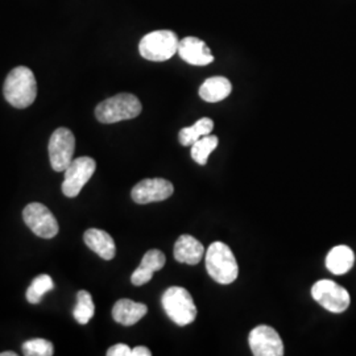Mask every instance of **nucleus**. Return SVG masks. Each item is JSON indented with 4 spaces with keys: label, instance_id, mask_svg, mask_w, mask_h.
<instances>
[{
    "label": "nucleus",
    "instance_id": "nucleus-17",
    "mask_svg": "<svg viewBox=\"0 0 356 356\" xmlns=\"http://www.w3.org/2000/svg\"><path fill=\"white\" fill-rule=\"evenodd\" d=\"M355 263V254L347 245H335L326 256V267L332 275H346Z\"/></svg>",
    "mask_w": 356,
    "mask_h": 356
},
{
    "label": "nucleus",
    "instance_id": "nucleus-12",
    "mask_svg": "<svg viewBox=\"0 0 356 356\" xmlns=\"http://www.w3.org/2000/svg\"><path fill=\"white\" fill-rule=\"evenodd\" d=\"M178 56L188 64L206 66L214 61V56L206 42L197 38H182L178 44Z\"/></svg>",
    "mask_w": 356,
    "mask_h": 356
},
{
    "label": "nucleus",
    "instance_id": "nucleus-15",
    "mask_svg": "<svg viewBox=\"0 0 356 356\" xmlns=\"http://www.w3.org/2000/svg\"><path fill=\"white\" fill-rule=\"evenodd\" d=\"M148 313V307L141 302H135L128 298L119 300L113 309L115 322L123 326H134Z\"/></svg>",
    "mask_w": 356,
    "mask_h": 356
},
{
    "label": "nucleus",
    "instance_id": "nucleus-8",
    "mask_svg": "<svg viewBox=\"0 0 356 356\" xmlns=\"http://www.w3.org/2000/svg\"><path fill=\"white\" fill-rule=\"evenodd\" d=\"M97 169V163L91 157H78L65 169V178L63 182V193L69 198H74L83 186L89 182Z\"/></svg>",
    "mask_w": 356,
    "mask_h": 356
},
{
    "label": "nucleus",
    "instance_id": "nucleus-10",
    "mask_svg": "<svg viewBox=\"0 0 356 356\" xmlns=\"http://www.w3.org/2000/svg\"><path fill=\"white\" fill-rule=\"evenodd\" d=\"M175 188L172 182L164 178H147L134 186L131 197L139 204L161 202L172 197Z\"/></svg>",
    "mask_w": 356,
    "mask_h": 356
},
{
    "label": "nucleus",
    "instance_id": "nucleus-22",
    "mask_svg": "<svg viewBox=\"0 0 356 356\" xmlns=\"http://www.w3.org/2000/svg\"><path fill=\"white\" fill-rule=\"evenodd\" d=\"M54 288V282L49 275H40L32 281L31 286L26 291V300L29 304L38 305L42 297Z\"/></svg>",
    "mask_w": 356,
    "mask_h": 356
},
{
    "label": "nucleus",
    "instance_id": "nucleus-18",
    "mask_svg": "<svg viewBox=\"0 0 356 356\" xmlns=\"http://www.w3.org/2000/svg\"><path fill=\"white\" fill-rule=\"evenodd\" d=\"M231 90L232 85L226 76H211L201 85L200 97L204 102H220L229 97Z\"/></svg>",
    "mask_w": 356,
    "mask_h": 356
},
{
    "label": "nucleus",
    "instance_id": "nucleus-19",
    "mask_svg": "<svg viewBox=\"0 0 356 356\" xmlns=\"http://www.w3.org/2000/svg\"><path fill=\"white\" fill-rule=\"evenodd\" d=\"M214 129V122L210 118H202L197 120L191 127L182 128L179 131V143L184 147H191L197 140L204 138L206 135H210Z\"/></svg>",
    "mask_w": 356,
    "mask_h": 356
},
{
    "label": "nucleus",
    "instance_id": "nucleus-1",
    "mask_svg": "<svg viewBox=\"0 0 356 356\" xmlns=\"http://www.w3.org/2000/svg\"><path fill=\"white\" fill-rule=\"evenodd\" d=\"M3 94L15 108H26L38 97V82L33 72L26 66H17L4 81Z\"/></svg>",
    "mask_w": 356,
    "mask_h": 356
},
{
    "label": "nucleus",
    "instance_id": "nucleus-21",
    "mask_svg": "<svg viewBox=\"0 0 356 356\" xmlns=\"http://www.w3.org/2000/svg\"><path fill=\"white\" fill-rule=\"evenodd\" d=\"M95 314V305L92 302V297L86 291H79L76 293V304L73 316L79 325L89 323L90 319Z\"/></svg>",
    "mask_w": 356,
    "mask_h": 356
},
{
    "label": "nucleus",
    "instance_id": "nucleus-11",
    "mask_svg": "<svg viewBox=\"0 0 356 356\" xmlns=\"http://www.w3.org/2000/svg\"><path fill=\"white\" fill-rule=\"evenodd\" d=\"M248 343L254 356H282L284 343L279 332L266 326H257L250 332Z\"/></svg>",
    "mask_w": 356,
    "mask_h": 356
},
{
    "label": "nucleus",
    "instance_id": "nucleus-23",
    "mask_svg": "<svg viewBox=\"0 0 356 356\" xmlns=\"http://www.w3.org/2000/svg\"><path fill=\"white\" fill-rule=\"evenodd\" d=\"M23 354L26 356H51L54 354V346L47 339H31L22 346Z\"/></svg>",
    "mask_w": 356,
    "mask_h": 356
},
{
    "label": "nucleus",
    "instance_id": "nucleus-2",
    "mask_svg": "<svg viewBox=\"0 0 356 356\" xmlns=\"http://www.w3.org/2000/svg\"><path fill=\"white\" fill-rule=\"evenodd\" d=\"M206 269L213 280L222 285H229L238 279L239 267L227 244L213 243L206 252Z\"/></svg>",
    "mask_w": 356,
    "mask_h": 356
},
{
    "label": "nucleus",
    "instance_id": "nucleus-3",
    "mask_svg": "<svg viewBox=\"0 0 356 356\" xmlns=\"http://www.w3.org/2000/svg\"><path fill=\"white\" fill-rule=\"evenodd\" d=\"M141 110L143 107L139 98L134 94L123 92L99 103L95 108V116L101 123L111 124L135 119L141 114Z\"/></svg>",
    "mask_w": 356,
    "mask_h": 356
},
{
    "label": "nucleus",
    "instance_id": "nucleus-16",
    "mask_svg": "<svg viewBox=\"0 0 356 356\" xmlns=\"http://www.w3.org/2000/svg\"><path fill=\"white\" fill-rule=\"evenodd\" d=\"M83 241L91 251H94L104 260L114 259L116 245L108 232L99 229H89L83 235Z\"/></svg>",
    "mask_w": 356,
    "mask_h": 356
},
{
    "label": "nucleus",
    "instance_id": "nucleus-14",
    "mask_svg": "<svg viewBox=\"0 0 356 356\" xmlns=\"http://www.w3.org/2000/svg\"><path fill=\"white\" fill-rule=\"evenodd\" d=\"M175 259L178 263L195 266L204 257V248L202 243L191 235H181L175 244Z\"/></svg>",
    "mask_w": 356,
    "mask_h": 356
},
{
    "label": "nucleus",
    "instance_id": "nucleus-5",
    "mask_svg": "<svg viewBox=\"0 0 356 356\" xmlns=\"http://www.w3.org/2000/svg\"><path fill=\"white\" fill-rule=\"evenodd\" d=\"M161 304L166 316L178 326H188L197 317V306L193 301L191 293L185 288H168L163 294Z\"/></svg>",
    "mask_w": 356,
    "mask_h": 356
},
{
    "label": "nucleus",
    "instance_id": "nucleus-20",
    "mask_svg": "<svg viewBox=\"0 0 356 356\" xmlns=\"http://www.w3.org/2000/svg\"><path fill=\"white\" fill-rule=\"evenodd\" d=\"M218 143L219 140L216 135H206L200 140L195 141L191 145V154L193 160L200 165H206L209 156L213 153V151H216Z\"/></svg>",
    "mask_w": 356,
    "mask_h": 356
},
{
    "label": "nucleus",
    "instance_id": "nucleus-4",
    "mask_svg": "<svg viewBox=\"0 0 356 356\" xmlns=\"http://www.w3.org/2000/svg\"><path fill=\"white\" fill-rule=\"evenodd\" d=\"M178 44L179 40L173 31H153L141 38L139 51L141 57L148 61L164 63L177 53Z\"/></svg>",
    "mask_w": 356,
    "mask_h": 356
},
{
    "label": "nucleus",
    "instance_id": "nucleus-6",
    "mask_svg": "<svg viewBox=\"0 0 356 356\" xmlns=\"http://www.w3.org/2000/svg\"><path fill=\"white\" fill-rule=\"evenodd\" d=\"M312 296L331 313H343L351 304L350 293L332 280H319L312 288Z\"/></svg>",
    "mask_w": 356,
    "mask_h": 356
},
{
    "label": "nucleus",
    "instance_id": "nucleus-7",
    "mask_svg": "<svg viewBox=\"0 0 356 356\" xmlns=\"http://www.w3.org/2000/svg\"><path fill=\"white\" fill-rule=\"evenodd\" d=\"M49 159L54 172H65L73 161L76 149V138L67 128H57L49 140Z\"/></svg>",
    "mask_w": 356,
    "mask_h": 356
},
{
    "label": "nucleus",
    "instance_id": "nucleus-24",
    "mask_svg": "<svg viewBox=\"0 0 356 356\" xmlns=\"http://www.w3.org/2000/svg\"><path fill=\"white\" fill-rule=\"evenodd\" d=\"M131 353L132 348H129L127 344L119 343L108 348L107 356H131Z\"/></svg>",
    "mask_w": 356,
    "mask_h": 356
},
{
    "label": "nucleus",
    "instance_id": "nucleus-26",
    "mask_svg": "<svg viewBox=\"0 0 356 356\" xmlns=\"http://www.w3.org/2000/svg\"><path fill=\"white\" fill-rule=\"evenodd\" d=\"M17 354L16 353H13V351H6V353H0V356H16Z\"/></svg>",
    "mask_w": 356,
    "mask_h": 356
},
{
    "label": "nucleus",
    "instance_id": "nucleus-9",
    "mask_svg": "<svg viewBox=\"0 0 356 356\" xmlns=\"http://www.w3.org/2000/svg\"><path fill=\"white\" fill-rule=\"evenodd\" d=\"M23 219L31 231L44 239H51L58 234V222L51 210L38 202L26 204L23 210Z\"/></svg>",
    "mask_w": 356,
    "mask_h": 356
},
{
    "label": "nucleus",
    "instance_id": "nucleus-13",
    "mask_svg": "<svg viewBox=\"0 0 356 356\" xmlns=\"http://www.w3.org/2000/svg\"><path fill=\"white\" fill-rule=\"evenodd\" d=\"M165 254L160 250H151L143 256L140 266L131 276V282L135 286H141L152 280L153 273L165 266Z\"/></svg>",
    "mask_w": 356,
    "mask_h": 356
},
{
    "label": "nucleus",
    "instance_id": "nucleus-25",
    "mask_svg": "<svg viewBox=\"0 0 356 356\" xmlns=\"http://www.w3.org/2000/svg\"><path fill=\"white\" fill-rule=\"evenodd\" d=\"M152 355V353H151V350L149 348H147V347H144V346H138V347H135V348H132V353H131V356H151Z\"/></svg>",
    "mask_w": 356,
    "mask_h": 356
}]
</instances>
